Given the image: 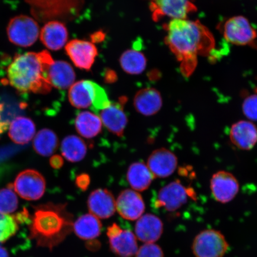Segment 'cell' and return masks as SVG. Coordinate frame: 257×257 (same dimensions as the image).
Listing matches in <instances>:
<instances>
[{
  "instance_id": "11",
  "label": "cell",
  "mask_w": 257,
  "mask_h": 257,
  "mask_svg": "<svg viewBox=\"0 0 257 257\" xmlns=\"http://www.w3.org/2000/svg\"><path fill=\"white\" fill-rule=\"evenodd\" d=\"M210 188L215 200L224 204L236 197L239 190V185L232 173L220 171L212 177Z\"/></svg>"
},
{
  "instance_id": "1",
  "label": "cell",
  "mask_w": 257,
  "mask_h": 257,
  "mask_svg": "<svg viewBox=\"0 0 257 257\" xmlns=\"http://www.w3.org/2000/svg\"><path fill=\"white\" fill-rule=\"evenodd\" d=\"M165 42L180 63L183 75L189 78L195 71L198 56L213 52L215 40L208 29L200 21L172 19L165 27Z\"/></svg>"
},
{
  "instance_id": "6",
  "label": "cell",
  "mask_w": 257,
  "mask_h": 257,
  "mask_svg": "<svg viewBox=\"0 0 257 257\" xmlns=\"http://www.w3.org/2000/svg\"><path fill=\"white\" fill-rule=\"evenodd\" d=\"M228 248L229 245L223 234L213 229L198 234L192 245L195 257H223Z\"/></svg>"
},
{
  "instance_id": "14",
  "label": "cell",
  "mask_w": 257,
  "mask_h": 257,
  "mask_svg": "<svg viewBox=\"0 0 257 257\" xmlns=\"http://www.w3.org/2000/svg\"><path fill=\"white\" fill-rule=\"evenodd\" d=\"M126 101L127 98L122 96L117 102H112L108 108L101 112L102 123L110 133L117 137L123 136L127 124V118L124 111Z\"/></svg>"
},
{
  "instance_id": "15",
  "label": "cell",
  "mask_w": 257,
  "mask_h": 257,
  "mask_svg": "<svg viewBox=\"0 0 257 257\" xmlns=\"http://www.w3.org/2000/svg\"><path fill=\"white\" fill-rule=\"evenodd\" d=\"M147 166L154 177L165 178L175 172L178 166V159L174 153L162 148L151 154Z\"/></svg>"
},
{
  "instance_id": "31",
  "label": "cell",
  "mask_w": 257,
  "mask_h": 257,
  "mask_svg": "<svg viewBox=\"0 0 257 257\" xmlns=\"http://www.w3.org/2000/svg\"><path fill=\"white\" fill-rule=\"evenodd\" d=\"M17 220L14 216L0 213V243L5 242L18 230Z\"/></svg>"
},
{
  "instance_id": "34",
  "label": "cell",
  "mask_w": 257,
  "mask_h": 257,
  "mask_svg": "<svg viewBox=\"0 0 257 257\" xmlns=\"http://www.w3.org/2000/svg\"><path fill=\"white\" fill-rule=\"evenodd\" d=\"M136 257H164V254L159 245L154 243H147L138 249Z\"/></svg>"
},
{
  "instance_id": "28",
  "label": "cell",
  "mask_w": 257,
  "mask_h": 257,
  "mask_svg": "<svg viewBox=\"0 0 257 257\" xmlns=\"http://www.w3.org/2000/svg\"><path fill=\"white\" fill-rule=\"evenodd\" d=\"M59 140L56 134L49 128H43L35 137L34 149L38 154L43 157H49L56 152Z\"/></svg>"
},
{
  "instance_id": "35",
  "label": "cell",
  "mask_w": 257,
  "mask_h": 257,
  "mask_svg": "<svg viewBox=\"0 0 257 257\" xmlns=\"http://www.w3.org/2000/svg\"><path fill=\"white\" fill-rule=\"evenodd\" d=\"M90 177L88 175L83 173L76 177V184L78 187L82 191H86L90 184Z\"/></svg>"
},
{
  "instance_id": "2",
  "label": "cell",
  "mask_w": 257,
  "mask_h": 257,
  "mask_svg": "<svg viewBox=\"0 0 257 257\" xmlns=\"http://www.w3.org/2000/svg\"><path fill=\"white\" fill-rule=\"evenodd\" d=\"M53 61L46 50L16 54L8 67L3 82L20 92L47 94L52 88L48 72Z\"/></svg>"
},
{
  "instance_id": "8",
  "label": "cell",
  "mask_w": 257,
  "mask_h": 257,
  "mask_svg": "<svg viewBox=\"0 0 257 257\" xmlns=\"http://www.w3.org/2000/svg\"><path fill=\"white\" fill-rule=\"evenodd\" d=\"M154 21L164 17L172 19H187L189 14L197 11L194 0H149Z\"/></svg>"
},
{
  "instance_id": "27",
  "label": "cell",
  "mask_w": 257,
  "mask_h": 257,
  "mask_svg": "<svg viewBox=\"0 0 257 257\" xmlns=\"http://www.w3.org/2000/svg\"><path fill=\"white\" fill-rule=\"evenodd\" d=\"M61 152L68 162H79L85 158L87 146L84 141L75 136L66 137L61 145Z\"/></svg>"
},
{
  "instance_id": "18",
  "label": "cell",
  "mask_w": 257,
  "mask_h": 257,
  "mask_svg": "<svg viewBox=\"0 0 257 257\" xmlns=\"http://www.w3.org/2000/svg\"><path fill=\"white\" fill-rule=\"evenodd\" d=\"M134 105L139 113L150 116L157 113L162 107V96L155 88H144L137 92L134 99Z\"/></svg>"
},
{
  "instance_id": "29",
  "label": "cell",
  "mask_w": 257,
  "mask_h": 257,
  "mask_svg": "<svg viewBox=\"0 0 257 257\" xmlns=\"http://www.w3.org/2000/svg\"><path fill=\"white\" fill-rule=\"evenodd\" d=\"M120 64L125 72L131 75H138L146 69L147 59L140 51L128 50L122 54Z\"/></svg>"
},
{
  "instance_id": "25",
  "label": "cell",
  "mask_w": 257,
  "mask_h": 257,
  "mask_svg": "<svg viewBox=\"0 0 257 257\" xmlns=\"http://www.w3.org/2000/svg\"><path fill=\"white\" fill-rule=\"evenodd\" d=\"M101 229V221L91 213L80 216L73 225L74 232L83 240L96 238L100 234Z\"/></svg>"
},
{
  "instance_id": "3",
  "label": "cell",
  "mask_w": 257,
  "mask_h": 257,
  "mask_svg": "<svg viewBox=\"0 0 257 257\" xmlns=\"http://www.w3.org/2000/svg\"><path fill=\"white\" fill-rule=\"evenodd\" d=\"M71 215L60 205H44L35 211L31 227L32 237L38 245L53 249L73 230Z\"/></svg>"
},
{
  "instance_id": "23",
  "label": "cell",
  "mask_w": 257,
  "mask_h": 257,
  "mask_svg": "<svg viewBox=\"0 0 257 257\" xmlns=\"http://www.w3.org/2000/svg\"><path fill=\"white\" fill-rule=\"evenodd\" d=\"M36 132L34 121L26 117H18L9 126V136L16 144L24 145L32 140Z\"/></svg>"
},
{
  "instance_id": "20",
  "label": "cell",
  "mask_w": 257,
  "mask_h": 257,
  "mask_svg": "<svg viewBox=\"0 0 257 257\" xmlns=\"http://www.w3.org/2000/svg\"><path fill=\"white\" fill-rule=\"evenodd\" d=\"M68 38L67 28L62 22L51 21L42 29L40 39L48 49L57 51L66 44Z\"/></svg>"
},
{
  "instance_id": "12",
  "label": "cell",
  "mask_w": 257,
  "mask_h": 257,
  "mask_svg": "<svg viewBox=\"0 0 257 257\" xmlns=\"http://www.w3.org/2000/svg\"><path fill=\"white\" fill-rule=\"evenodd\" d=\"M65 49L67 56L73 64L80 69H91L98 55L97 48L94 44L86 41H70L66 45Z\"/></svg>"
},
{
  "instance_id": "26",
  "label": "cell",
  "mask_w": 257,
  "mask_h": 257,
  "mask_svg": "<svg viewBox=\"0 0 257 257\" xmlns=\"http://www.w3.org/2000/svg\"><path fill=\"white\" fill-rule=\"evenodd\" d=\"M75 127L80 136L91 139L97 136L102 130V121L98 115L89 111H82L77 115Z\"/></svg>"
},
{
  "instance_id": "5",
  "label": "cell",
  "mask_w": 257,
  "mask_h": 257,
  "mask_svg": "<svg viewBox=\"0 0 257 257\" xmlns=\"http://www.w3.org/2000/svg\"><path fill=\"white\" fill-rule=\"evenodd\" d=\"M7 32L12 43L22 47H28L37 41L40 35V28L33 19L20 15L9 22Z\"/></svg>"
},
{
  "instance_id": "37",
  "label": "cell",
  "mask_w": 257,
  "mask_h": 257,
  "mask_svg": "<svg viewBox=\"0 0 257 257\" xmlns=\"http://www.w3.org/2000/svg\"><path fill=\"white\" fill-rule=\"evenodd\" d=\"M3 109H4V105L0 104V135L3 134L5 131H7L10 125L9 121H5L3 119L2 112Z\"/></svg>"
},
{
  "instance_id": "24",
  "label": "cell",
  "mask_w": 257,
  "mask_h": 257,
  "mask_svg": "<svg viewBox=\"0 0 257 257\" xmlns=\"http://www.w3.org/2000/svg\"><path fill=\"white\" fill-rule=\"evenodd\" d=\"M154 178L148 166L142 162L132 164L127 173V179L132 188L138 192L147 190Z\"/></svg>"
},
{
  "instance_id": "19",
  "label": "cell",
  "mask_w": 257,
  "mask_h": 257,
  "mask_svg": "<svg viewBox=\"0 0 257 257\" xmlns=\"http://www.w3.org/2000/svg\"><path fill=\"white\" fill-rule=\"evenodd\" d=\"M163 224L158 217L152 214L141 216L136 225L138 239L145 243H154L162 236Z\"/></svg>"
},
{
  "instance_id": "36",
  "label": "cell",
  "mask_w": 257,
  "mask_h": 257,
  "mask_svg": "<svg viewBox=\"0 0 257 257\" xmlns=\"http://www.w3.org/2000/svg\"><path fill=\"white\" fill-rule=\"evenodd\" d=\"M50 164L53 169H59L62 168L64 165L63 157L59 155H54L51 157Z\"/></svg>"
},
{
  "instance_id": "38",
  "label": "cell",
  "mask_w": 257,
  "mask_h": 257,
  "mask_svg": "<svg viewBox=\"0 0 257 257\" xmlns=\"http://www.w3.org/2000/svg\"><path fill=\"white\" fill-rule=\"evenodd\" d=\"M0 257H9L8 250L2 246H0Z\"/></svg>"
},
{
  "instance_id": "21",
  "label": "cell",
  "mask_w": 257,
  "mask_h": 257,
  "mask_svg": "<svg viewBox=\"0 0 257 257\" xmlns=\"http://www.w3.org/2000/svg\"><path fill=\"white\" fill-rule=\"evenodd\" d=\"M48 76L51 86L60 89L70 87L76 78L73 67L64 61H53L48 69Z\"/></svg>"
},
{
  "instance_id": "22",
  "label": "cell",
  "mask_w": 257,
  "mask_h": 257,
  "mask_svg": "<svg viewBox=\"0 0 257 257\" xmlns=\"http://www.w3.org/2000/svg\"><path fill=\"white\" fill-rule=\"evenodd\" d=\"M94 82L85 80L74 83L70 86L69 99L73 107L86 108L92 105Z\"/></svg>"
},
{
  "instance_id": "16",
  "label": "cell",
  "mask_w": 257,
  "mask_h": 257,
  "mask_svg": "<svg viewBox=\"0 0 257 257\" xmlns=\"http://www.w3.org/2000/svg\"><path fill=\"white\" fill-rule=\"evenodd\" d=\"M88 207L90 213L101 219L111 217L116 210L113 195L106 189H96L90 194Z\"/></svg>"
},
{
  "instance_id": "10",
  "label": "cell",
  "mask_w": 257,
  "mask_h": 257,
  "mask_svg": "<svg viewBox=\"0 0 257 257\" xmlns=\"http://www.w3.org/2000/svg\"><path fill=\"white\" fill-rule=\"evenodd\" d=\"M107 236L112 251L120 257H132L138 251L136 236L130 230H123L116 223L108 227Z\"/></svg>"
},
{
  "instance_id": "17",
  "label": "cell",
  "mask_w": 257,
  "mask_h": 257,
  "mask_svg": "<svg viewBox=\"0 0 257 257\" xmlns=\"http://www.w3.org/2000/svg\"><path fill=\"white\" fill-rule=\"evenodd\" d=\"M230 140L240 150H251L257 143V127L249 121H237L231 127Z\"/></svg>"
},
{
  "instance_id": "33",
  "label": "cell",
  "mask_w": 257,
  "mask_h": 257,
  "mask_svg": "<svg viewBox=\"0 0 257 257\" xmlns=\"http://www.w3.org/2000/svg\"><path fill=\"white\" fill-rule=\"evenodd\" d=\"M242 110L248 119L257 121V94L250 95L244 99Z\"/></svg>"
},
{
  "instance_id": "7",
  "label": "cell",
  "mask_w": 257,
  "mask_h": 257,
  "mask_svg": "<svg viewBox=\"0 0 257 257\" xmlns=\"http://www.w3.org/2000/svg\"><path fill=\"white\" fill-rule=\"evenodd\" d=\"M14 188L20 197L26 200H39L46 191V182L39 172L27 169L16 177Z\"/></svg>"
},
{
  "instance_id": "30",
  "label": "cell",
  "mask_w": 257,
  "mask_h": 257,
  "mask_svg": "<svg viewBox=\"0 0 257 257\" xmlns=\"http://www.w3.org/2000/svg\"><path fill=\"white\" fill-rule=\"evenodd\" d=\"M14 191L12 184L0 189V213L10 214L17 210L18 199Z\"/></svg>"
},
{
  "instance_id": "9",
  "label": "cell",
  "mask_w": 257,
  "mask_h": 257,
  "mask_svg": "<svg viewBox=\"0 0 257 257\" xmlns=\"http://www.w3.org/2000/svg\"><path fill=\"white\" fill-rule=\"evenodd\" d=\"M192 191L179 181L172 182L160 189L154 201V206L167 211H176L187 202L189 197H192Z\"/></svg>"
},
{
  "instance_id": "32",
  "label": "cell",
  "mask_w": 257,
  "mask_h": 257,
  "mask_svg": "<svg viewBox=\"0 0 257 257\" xmlns=\"http://www.w3.org/2000/svg\"><path fill=\"white\" fill-rule=\"evenodd\" d=\"M105 89L94 82L92 105L95 110H104L111 105Z\"/></svg>"
},
{
  "instance_id": "13",
  "label": "cell",
  "mask_w": 257,
  "mask_h": 257,
  "mask_svg": "<svg viewBox=\"0 0 257 257\" xmlns=\"http://www.w3.org/2000/svg\"><path fill=\"white\" fill-rule=\"evenodd\" d=\"M115 209L124 219L136 220L142 216L146 206L139 193L126 189L118 195L115 201Z\"/></svg>"
},
{
  "instance_id": "4",
  "label": "cell",
  "mask_w": 257,
  "mask_h": 257,
  "mask_svg": "<svg viewBox=\"0 0 257 257\" xmlns=\"http://www.w3.org/2000/svg\"><path fill=\"white\" fill-rule=\"evenodd\" d=\"M220 31L228 43L257 48V32L248 19L242 16H234L225 21Z\"/></svg>"
}]
</instances>
